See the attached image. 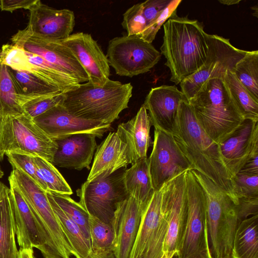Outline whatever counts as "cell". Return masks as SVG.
<instances>
[{"mask_svg":"<svg viewBox=\"0 0 258 258\" xmlns=\"http://www.w3.org/2000/svg\"><path fill=\"white\" fill-rule=\"evenodd\" d=\"M172 136L192 170L210 179L237 205L233 177L225 164L219 144L199 124L187 100L179 103Z\"/></svg>","mask_w":258,"mask_h":258,"instance_id":"cell-1","label":"cell"},{"mask_svg":"<svg viewBox=\"0 0 258 258\" xmlns=\"http://www.w3.org/2000/svg\"><path fill=\"white\" fill-rule=\"evenodd\" d=\"M202 24L174 13L163 24L161 52L171 73L170 81L179 84L204 64L207 56L206 33Z\"/></svg>","mask_w":258,"mask_h":258,"instance_id":"cell-2","label":"cell"},{"mask_svg":"<svg viewBox=\"0 0 258 258\" xmlns=\"http://www.w3.org/2000/svg\"><path fill=\"white\" fill-rule=\"evenodd\" d=\"M133 89L130 83L110 79L102 86L87 82L62 93L61 105L76 117L111 124L128 107Z\"/></svg>","mask_w":258,"mask_h":258,"instance_id":"cell-3","label":"cell"},{"mask_svg":"<svg viewBox=\"0 0 258 258\" xmlns=\"http://www.w3.org/2000/svg\"><path fill=\"white\" fill-rule=\"evenodd\" d=\"M188 101L199 124L218 144L231 136L244 120L223 78L208 80Z\"/></svg>","mask_w":258,"mask_h":258,"instance_id":"cell-4","label":"cell"},{"mask_svg":"<svg viewBox=\"0 0 258 258\" xmlns=\"http://www.w3.org/2000/svg\"><path fill=\"white\" fill-rule=\"evenodd\" d=\"M206 197L211 251L214 258H231L233 240L240 222L233 201L210 179L191 170Z\"/></svg>","mask_w":258,"mask_h":258,"instance_id":"cell-5","label":"cell"},{"mask_svg":"<svg viewBox=\"0 0 258 258\" xmlns=\"http://www.w3.org/2000/svg\"><path fill=\"white\" fill-rule=\"evenodd\" d=\"M11 173L31 208L46 242L49 258H71L72 249L47 197L46 191L22 172Z\"/></svg>","mask_w":258,"mask_h":258,"instance_id":"cell-6","label":"cell"},{"mask_svg":"<svg viewBox=\"0 0 258 258\" xmlns=\"http://www.w3.org/2000/svg\"><path fill=\"white\" fill-rule=\"evenodd\" d=\"M187 218L177 258H214L209 245L205 192L191 170L185 173Z\"/></svg>","mask_w":258,"mask_h":258,"instance_id":"cell-7","label":"cell"},{"mask_svg":"<svg viewBox=\"0 0 258 258\" xmlns=\"http://www.w3.org/2000/svg\"><path fill=\"white\" fill-rule=\"evenodd\" d=\"M57 146L25 114L4 117L0 150L41 157L52 163Z\"/></svg>","mask_w":258,"mask_h":258,"instance_id":"cell-8","label":"cell"},{"mask_svg":"<svg viewBox=\"0 0 258 258\" xmlns=\"http://www.w3.org/2000/svg\"><path fill=\"white\" fill-rule=\"evenodd\" d=\"M168 219L169 204L162 186L154 191L143 211L130 258H161Z\"/></svg>","mask_w":258,"mask_h":258,"instance_id":"cell-9","label":"cell"},{"mask_svg":"<svg viewBox=\"0 0 258 258\" xmlns=\"http://www.w3.org/2000/svg\"><path fill=\"white\" fill-rule=\"evenodd\" d=\"M161 55L151 43L137 35L112 39L106 55L109 66L117 75L128 77L150 71L158 62Z\"/></svg>","mask_w":258,"mask_h":258,"instance_id":"cell-10","label":"cell"},{"mask_svg":"<svg viewBox=\"0 0 258 258\" xmlns=\"http://www.w3.org/2000/svg\"><path fill=\"white\" fill-rule=\"evenodd\" d=\"M208 52L204 64L179 84L188 101L202 85L213 78H223L227 71H233L236 63L247 51L233 46L228 39L207 34Z\"/></svg>","mask_w":258,"mask_h":258,"instance_id":"cell-11","label":"cell"},{"mask_svg":"<svg viewBox=\"0 0 258 258\" xmlns=\"http://www.w3.org/2000/svg\"><path fill=\"white\" fill-rule=\"evenodd\" d=\"M125 170L121 168L103 179L86 181L77 190L79 203L89 214L111 223L117 204L129 196L123 181Z\"/></svg>","mask_w":258,"mask_h":258,"instance_id":"cell-12","label":"cell"},{"mask_svg":"<svg viewBox=\"0 0 258 258\" xmlns=\"http://www.w3.org/2000/svg\"><path fill=\"white\" fill-rule=\"evenodd\" d=\"M11 40L12 44L53 64L79 84L89 81L87 74L73 52L61 41L35 36L25 28L19 30Z\"/></svg>","mask_w":258,"mask_h":258,"instance_id":"cell-13","label":"cell"},{"mask_svg":"<svg viewBox=\"0 0 258 258\" xmlns=\"http://www.w3.org/2000/svg\"><path fill=\"white\" fill-rule=\"evenodd\" d=\"M152 145L148 161L152 185L154 191L158 190L165 183L182 173L192 170L172 135L155 129Z\"/></svg>","mask_w":258,"mask_h":258,"instance_id":"cell-14","label":"cell"},{"mask_svg":"<svg viewBox=\"0 0 258 258\" xmlns=\"http://www.w3.org/2000/svg\"><path fill=\"white\" fill-rule=\"evenodd\" d=\"M33 120L53 141L82 133L92 134L101 138L111 128V124L76 117L70 113L61 104Z\"/></svg>","mask_w":258,"mask_h":258,"instance_id":"cell-15","label":"cell"},{"mask_svg":"<svg viewBox=\"0 0 258 258\" xmlns=\"http://www.w3.org/2000/svg\"><path fill=\"white\" fill-rule=\"evenodd\" d=\"M14 228L20 248H37L44 258H49L45 238L31 208L13 175L9 177Z\"/></svg>","mask_w":258,"mask_h":258,"instance_id":"cell-16","label":"cell"},{"mask_svg":"<svg viewBox=\"0 0 258 258\" xmlns=\"http://www.w3.org/2000/svg\"><path fill=\"white\" fill-rule=\"evenodd\" d=\"M26 30L40 38L62 41L71 35L75 25L74 13L69 9L56 10L39 0L29 11Z\"/></svg>","mask_w":258,"mask_h":258,"instance_id":"cell-17","label":"cell"},{"mask_svg":"<svg viewBox=\"0 0 258 258\" xmlns=\"http://www.w3.org/2000/svg\"><path fill=\"white\" fill-rule=\"evenodd\" d=\"M146 205L131 196L117 204L110 223L114 234L115 258H130Z\"/></svg>","mask_w":258,"mask_h":258,"instance_id":"cell-18","label":"cell"},{"mask_svg":"<svg viewBox=\"0 0 258 258\" xmlns=\"http://www.w3.org/2000/svg\"><path fill=\"white\" fill-rule=\"evenodd\" d=\"M61 42L71 50L84 68L88 82L102 86L109 79L110 67L107 57L90 34L74 33Z\"/></svg>","mask_w":258,"mask_h":258,"instance_id":"cell-19","label":"cell"},{"mask_svg":"<svg viewBox=\"0 0 258 258\" xmlns=\"http://www.w3.org/2000/svg\"><path fill=\"white\" fill-rule=\"evenodd\" d=\"M185 172L162 185L169 204L168 227L163 252H177L185 232L187 218Z\"/></svg>","mask_w":258,"mask_h":258,"instance_id":"cell-20","label":"cell"},{"mask_svg":"<svg viewBox=\"0 0 258 258\" xmlns=\"http://www.w3.org/2000/svg\"><path fill=\"white\" fill-rule=\"evenodd\" d=\"M219 146L225 164L233 177L249 158L258 154V121L244 119Z\"/></svg>","mask_w":258,"mask_h":258,"instance_id":"cell-21","label":"cell"},{"mask_svg":"<svg viewBox=\"0 0 258 258\" xmlns=\"http://www.w3.org/2000/svg\"><path fill=\"white\" fill-rule=\"evenodd\" d=\"M184 100H187L175 86L162 85L152 88L143 105L151 125L155 130L172 135L179 103Z\"/></svg>","mask_w":258,"mask_h":258,"instance_id":"cell-22","label":"cell"},{"mask_svg":"<svg viewBox=\"0 0 258 258\" xmlns=\"http://www.w3.org/2000/svg\"><path fill=\"white\" fill-rule=\"evenodd\" d=\"M133 162L128 148L116 132L110 133L97 147L88 181L103 179Z\"/></svg>","mask_w":258,"mask_h":258,"instance_id":"cell-23","label":"cell"},{"mask_svg":"<svg viewBox=\"0 0 258 258\" xmlns=\"http://www.w3.org/2000/svg\"><path fill=\"white\" fill-rule=\"evenodd\" d=\"M54 141L57 148L53 158V165L78 170L90 168L97 147L95 136L77 134Z\"/></svg>","mask_w":258,"mask_h":258,"instance_id":"cell-24","label":"cell"},{"mask_svg":"<svg viewBox=\"0 0 258 258\" xmlns=\"http://www.w3.org/2000/svg\"><path fill=\"white\" fill-rule=\"evenodd\" d=\"M151 126L148 112L143 105L135 116L118 126L116 133L126 145L133 164L147 157L148 149L153 143L150 134Z\"/></svg>","mask_w":258,"mask_h":258,"instance_id":"cell-25","label":"cell"},{"mask_svg":"<svg viewBox=\"0 0 258 258\" xmlns=\"http://www.w3.org/2000/svg\"><path fill=\"white\" fill-rule=\"evenodd\" d=\"M10 188L4 184L0 194V258H19L16 241Z\"/></svg>","mask_w":258,"mask_h":258,"instance_id":"cell-26","label":"cell"},{"mask_svg":"<svg viewBox=\"0 0 258 258\" xmlns=\"http://www.w3.org/2000/svg\"><path fill=\"white\" fill-rule=\"evenodd\" d=\"M123 181L128 195L146 205L154 191L151 180L148 158L138 161L125 169Z\"/></svg>","mask_w":258,"mask_h":258,"instance_id":"cell-27","label":"cell"},{"mask_svg":"<svg viewBox=\"0 0 258 258\" xmlns=\"http://www.w3.org/2000/svg\"><path fill=\"white\" fill-rule=\"evenodd\" d=\"M8 71L19 103L22 100L62 93L57 87L31 73L14 70L9 67Z\"/></svg>","mask_w":258,"mask_h":258,"instance_id":"cell-28","label":"cell"},{"mask_svg":"<svg viewBox=\"0 0 258 258\" xmlns=\"http://www.w3.org/2000/svg\"><path fill=\"white\" fill-rule=\"evenodd\" d=\"M28 62L22 72H28L57 87L62 93L67 92L79 84L53 64L40 56L25 51Z\"/></svg>","mask_w":258,"mask_h":258,"instance_id":"cell-29","label":"cell"},{"mask_svg":"<svg viewBox=\"0 0 258 258\" xmlns=\"http://www.w3.org/2000/svg\"><path fill=\"white\" fill-rule=\"evenodd\" d=\"M46 194L72 249L73 255L75 258H90L92 255L90 240L86 238L80 227L59 207L49 192L47 191Z\"/></svg>","mask_w":258,"mask_h":258,"instance_id":"cell-30","label":"cell"},{"mask_svg":"<svg viewBox=\"0 0 258 258\" xmlns=\"http://www.w3.org/2000/svg\"><path fill=\"white\" fill-rule=\"evenodd\" d=\"M231 258H258V215L239 223L234 236Z\"/></svg>","mask_w":258,"mask_h":258,"instance_id":"cell-31","label":"cell"},{"mask_svg":"<svg viewBox=\"0 0 258 258\" xmlns=\"http://www.w3.org/2000/svg\"><path fill=\"white\" fill-rule=\"evenodd\" d=\"M223 80L244 119L258 121V101L239 82L232 71H227Z\"/></svg>","mask_w":258,"mask_h":258,"instance_id":"cell-32","label":"cell"},{"mask_svg":"<svg viewBox=\"0 0 258 258\" xmlns=\"http://www.w3.org/2000/svg\"><path fill=\"white\" fill-rule=\"evenodd\" d=\"M89 229L91 256L101 257L113 252L114 234L110 223L89 214Z\"/></svg>","mask_w":258,"mask_h":258,"instance_id":"cell-33","label":"cell"},{"mask_svg":"<svg viewBox=\"0 0 258 258\" xmlns=\"http://www.w3.org/2000/svg\"><path fill=\"white\" fill-rule=\"evenodd\" d=\"M33 157L40 187L43 189L61 194H72L71 187L54 165L41 157Z\"/></svg>","mask_w":258,"mask_h":258,"instance_id":"cell-34","label":"cell"},{"mask_svg":"<svg viewBox=\"0 0 258 258\" xmlns=\"http://www.w3.org/2000/svg\"><path fill=\"white\" fill-rule=\"evenodd\" d=\"M239 82L258 101V51H247L232 72Z\"/></svg>","mask_w":258,"mask_h":258,"instance_id":"cell-35","label":"cell"},{"mask_svg":"<svg viewBox=\"0 0 258 258\" xmlns=\"http://www.w3.org/2000/svg\"><path fill=\"white\" fill-rule=\"evenodd\" d=\"M23 113L17 98L8 67L0 63V116L5 117Z\"/></svg>","mask_w":258,"mask_h":258,"instance_id":"cell-36","label":"cell"},{"mask_svg":"<svg viewBox=\"0 0 258 258\" xmlns=\"http://www.w3.org/2000/svg\"><path fill=\"white\" fill-rule=\"evenodd\" d=\"M49 192L59 207L80 227L86 238L90 241L89 214L86 210L69 195Z\"/></svg>","mask_w":258,"mask_h":258,"instance_id":"cell-37","label":"cell"},{"mask_svg":"<svg viewBox=\"0 0 258 258\" xmlns=\"http://www.w3.org/2000/svg\"><path fill=\"white\" fill-rule=\"evenodd\" d=\"M62 93L58 95L39 97L19 102L24 114L33 119L51 108L61 103Z\"/></svg>","mask_w":258,"mask_h":258,"instance_id":"cell-38","label":"cell"},{"mask_svg":"<svg viewBox=\"0 0 258 258\" xmlns=\"http://www.w3.org/2000/svg\"><path fill=\"white\" fill-rule=\"evenodd\" d=\"M121 25L127 35L140 36L146 26L143 15L142 3L133 5L123 15Z\"/></svg>","mask_w":258,"mask_h":258,"instance_id":"cell-39","label":"cell"},{"mask_svg":"<svg viewBox=\"0 0 258 258\" xmlns=\"http://www.w3.org/2000/svg\"><path fill=\"white\" fill-rule=\"evenodd\" d=\"M28 60L25 50L12 43L4 44L1 49L0 63L13 70L22 71Z\"/></svg>","mask_w":258,"mask_h":258,"instance_id":"cell-40","label":"cell"},{"mask_svg":"<svg viewBox=\"0 0 258 258\" xmlns=\"http://www.w3.org/2000/svg\"><path fill=\"white\" fill-rule=\"evenodd\" d=\"M233 181L237 199L258 197V174L238 173Z\"/></svg>","mask_w":258,"mask_h":258,"instance_id":"cell-41","label":"cell"},{"mask_svg":"<svg viewBox=\"0 0 258 258\" xmlns=\"http://www.w3.org/2000/svg\"><path fill=\"white\" fill-rule=\"evenodd\" d=\"M5 155L13 167V169L18 170L25 173L40 186L34 161V156L15 152L7 153Z\"/></svg>","mask_w":258,"mask_h":258,"instance_id":"cell-42","label":"cell"},{"mask_svg":"<svg viewBox=\"0 0 258 258\" xmlns=\"http://www.w3.org/2000/svg\"><path fill=\"white\" fill-rule=\"evenodd\" d=\"M181 2V0H171L166 8L146 27L139 36L144 40L152 43L161 27L174 13L176 12L177 8Z\"/></svg>","mask_w":258,"mask_h":258,"instance_id":"cell-43","label":"cell"},{"mask_svg":"<svg viewBox=\"0 0 258 258\" xmlns=\"http://www.w3.org/2000/svg\"><path fill=\"white\" fill-rule=\"evenodd\" d=\"M171 1V0H148L142 3L146 27L161 13Z\"/></svg>","mask_w":258,"mask_h":258,"instance_id":"cell-44","label":"cell"},{"mask_svg":"<svg viewBox=\"0 0 258 258\" xmlns=\"http://www.w3.org/2000/svg\"><path fill=\"white\" fill-rule=\"evenodd\" d=\"M236 205L240 222L250 216L258 215V197L240 198Z\"/></svg>","mask_w":258,"mask_h":258,"instance_id":"cell-45","label":"cell"},{"mask_svg":"<svg viewBox=\"0 0 258 258\" xmlns=\"http://www.w3.org/2000/svg\"><path fill=\"white\" fill-rule=\"evenodd\" d=\"M39 0H1L0 9L2 11L13 13L18 9L30 11Z\"/></svg>","mask_w":258,"mask_h":258,"instance_id":"cell-46","label":"cell"},{"mask_svg":"<svg viewBox=\"0 0 258 258\" xmlns=\"http://www.w3.org/2000/svg\"><path fill=\"white\" fill-rule=\"evenodd\" d=\"M238 173L258 174V154L249 158Z\"/></svg>","mask_w":258,"mask_h":258,"instance_id":"cell-47","label":"cell"},{"mask_svg":"<svg viewBox=\"0 0 258 258\" xmlns=\"http://www.w3.org/2000/svg\"><path fill=\"white\" fill-rule=\"evenodd\" d=\"M19 258H35L33 248H20Z\"/></svg>","mask_w":258,"mask_h":258,"instance_id":"cell-48","label":"cell"},{"mask_svg":"<svg viewBox=\"0 0 258 258\" xmlns=\"http://www.w3.org/2000/svg\"><path fill=\"white\" fill-rule=\"evenodd\" d=\"M176 253V251H165L161 258H173Z\"/></svg>","mask_w":258,"mask_h":258,"instance_id":"cell-49","label":"cell"},{"mask_svg":"<svg viewBox=\"0 0 258 258\" xmlns=\"http://www.w3.org/2000/svg\"><path fill=\"white\" fill-rule=\"evenodd\" d=\"M219 2L222 4L229 6V5L237 4L240 2V0H222V1H219Z\"/></svg>","mask_w":258,"mask_h":258,"instance_id":"cell-50","label":"cell"},{"mask_svg":"<svg viewBox=\"0 0 258 258\" xmlns=\"http://www.w3.org/2000/svg\"><path fill=\"white\" fill-rule=\"evenodd\" d=\"M90 258H115V256L113 254V252H112L104 256L96 257V256H91Z\"/></svg>","mask_w":258,"mask_h":258,"instance_id":"cell-51","label":"cell"},{"mask_svg":"<svg viewBox=\"0 0 258 258\" xmlns=\"http://www.w3.org/2000/svg\"><path fill=\"white\" fill-rule=\"evenodd\" d=\"M4 116H0V137H1V133L2 130V126L3 122Z\"/></svg>","mask_w":258,"mask_h":258,"instance_id":"cell-52","label":"cell"},{"mask_svg":"<svg viewBox=\"0 0 258 258\" xmlns=\"http://www.w3.org/2000/svg\"><path fill=\"white\" fill-rule=\"evenodd\" d=\"M5 153L0 150V163L3 161ZM1 167V166H0Z\"/></svg>","mask_w":258,"mask_h":258,"instance_id":"cell-53","label":"cell"},{"mask_svg":"<svg viewBox=\"0 0 258 258\" xmlns=\"http://www.w3.org/2000/svg\"><path fill=\"white\" fill-rule=\"evenodd\" d=\"M3 175H4V172L2 171V170L1 169V167H0V178H2L3 176Z\"/></svg>","mask_w":258,"mask_h":258,"instance_id":"cell-54","label":"cell"},{"mask_svg":"<svg viewBox=\"0 0 258 258\" xmlns=\"http://www.w3.org/2000/svg\"><path fill=\"white\" fill-rule=\"evenodd\" d=\"M3 185H4V184L2 182L0 181V194H1V190L2 189Z\"/></svg>","mask_w":258,"mask_h":258,"instance_id":"cell-55","label":"cell"},{"mask_svg":"<svg viewBox=\"0 0 258 258\" xmlns=\"http://www.w3.org/2000/svg\"><path fill=\"white\" fill-rule=\"evenodd\" d=\"M173 258H177V256H176V255H175Z\"/></svg>","mask_w":258,"mask_h":258,"instance_id":"cell-56","label":"cell"},{"mask_svg":"<svg viewBox=\"0 0 258 258\" xmlns=\"http://www.w3.org/2000/svg\"><path fill=\"white\" fill-rule=\"evenodd\" d=\"M0 53H1V49H0Z\"/></svg>","mask_w":258,"mask_h":258,"instance_id":"cell-57","label":"cell"}]
</instances>
